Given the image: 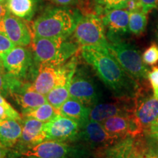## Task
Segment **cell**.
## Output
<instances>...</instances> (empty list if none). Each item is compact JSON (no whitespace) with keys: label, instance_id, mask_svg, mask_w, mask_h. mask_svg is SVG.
Listing matches in <instances>:
<instances>
[{"label":"cell","instance_id":"cell-33","mask_svg":"<svg viewBox=\"0 0 158 158\" xmlns=\"http://www.w3.org/2000/svg\"><path fill=\"white\" fill-rule=\"evenodd\" d=\"M51 2H54L56 5L62 6H68L74 5L77 2V0H48Z\"/></svg>","mask_w":158,"mask_h":158},{"label":"cell","instance_id":"cell-14","mask_svg":"<svg viewBox=\"0 0 158 158\" xmlns=\"http://www.w3.org/2000/svg\"><path fill=\"white\" fill-rule=\"evenodd\" d=\"M117 99L112 102L97 103L91 108L89 119L102 122L116 116L135 114V99Z\"/></svg>","mask_w":158,"mask_h":158},{"label":"cell","instance_id":"cell-18","mask_svg":"<svg viewBox=\"0 0 158 158\" xmlns=\"http://www.w3.org/2000/svg\"><path fill=\"white\" fill-rule=\"evenodd\" d=\"M22 120L6 118L0 119V141L8 149L19 142L22 133Z\"/></svg>","mask_w":158,"mask_h":158},{"label":"cell","instance_id":"cell-31","mask_svg":"<svg viewBox=\"0 0 158 158\" xmlns=\"http://www.w3.org/2000/svg\"><path fill=\"white\" fill-rule=\"evenodd\" d=\"M0 105L5 107L6 109L8 110L10 116L11 118H15V119H19V120H22L23 118L21 117V116L20 115L19 112L17 111L16 110L13 108V106H11L9 102H7V100H6L5 98L2 95L0 94Z\"/></svg>","mask_w":158,"mask_h":158},{"label":"cell","instance_id":"cell-9","mask_svg":"<svg viewBox=\"0 0 158 158\" xmlns=\"http://www.w3.org/2000/svg\"><path fill=\"white\" fill-rule=\"evenodd\" d=\"M6 72L24 81L32 82L37 72V66L31 50L15 45L2 60Z\"/></svg>","mask_w":158,"mask_h":158},{"label":"cell","instance_id":"cell-38","mask_svg":"<svg viewBox=\"0 0 158 158\" xmlns=\"http://www.w3.org/2000/svg\"><path fill=\"white\" fill-rule=\"evenodd\" d=\"M5 73H7V72H6L5 67H4V65H3V63L2 61H0V74Z\"/></svg>","mask_w":158,"mask_h":158},{"label":"cell","instance_id":"cell-6","mask_svg":"<svg viewBox=\"0 0 158 158\" xmlns=\"http://www.w3.org/2000/svg\"><path fill=\"white\" fill-rule=\"evenodd\" d=\"M76 146L68 142L45 140L29 146L15 145L9 150L8 155L20 158H70Z\"/></svg>","mask_w":158,"mask_h":158},{"label":"cell","instance_id":"cell-35","mask_svg":"<svg viewBox=\"0 0 158 158\" xmlns=\"http://www.w3.org/2000/svg\"><path fill=\"white\" fill-rule=\"evenodd\" d=\"M7 13V10L5 3L4 2H0V21L5 16Z\"/></svg>","mask_w":158,"mask_h":158},{"label":"cell","instance_id":"cell-1","mask_svg":"<svg viewBox=\"0 0 158 158\" xmlns=\"http://www.w3.org/2000/svg\"><path fill=\"white\" fill-rule=\"evenodd\" d=\"M81 54L116 98L137 97L141 91L139 83L124 70L109 49L100 46L82 47Z\"/></svg>","mask_w":158,"mask_h":158},{"label":"cell","instance_id":"cell-11","mask_svg":"<svg viewBox=\"0 0 158 158\" xmlns=\"http://www.w3.org/2000/svg\"><path fill=\"white\" fill-rule=\"evenodd\" d=\"M80 128L79 122L59 114L50 121L45 122L43 131L46 140L73 143L80 131Z\"/></svg>","mask_w":158,"mask_h":158},{"label":"cell","instance_id":"cell-29","mask_svg":"<svg viewBox=\"0 0 158 158\" xmlns=\"http://www.w3.org/2000/svg\"><path fill=\"white\" fill-rule=\"evenodd\" d=\"M0 94L5 98L9 97L10 74L8 73L0 74Z\"/></svg>","mask_w":158,"mask_h":158},{"label":"cell","instance_id":"cell-40","mask_svg":"<svg viewBox=\"0 0 158 158\" xmlns=\"http://www.w3.org/2000/svg\"><path fill=\"white\" fill-rule=\"evenodd\" d=\"M6 0H0V2H5Z\"/></svg>","mask_w":158,"mask_h":158},{"label":"cell","instance_id":"cell-25","mask_svg":"<svg viewBox=\"0 0 158 158\" xmlns=\"http://www.w3.org/2000/svg\"><path fill=\"white\" fill-rule=\"evenodd\" d=\"M98 15L116 9H125L130 0H92Z\"/></svg>","mask_w":158,"mask_h":158},{"label":"cell","instance_id":"cell-27","mask_svg":"<svg viewBox=\"0 0 158 158\" xmlns=\"http://www.w3.org/2000/svg\"><path fill=\"white\" fill-rule=\"evenodd\" d=\"M15 46L10 40L7 38L5 35L0 33V61L6 56L7 53Z\"/></svg>","mask_w":158,"mask_h":158},{"label":"cell","instance_id":"cell-17","mask_svg":"<svg viewBox=\"0 0 158 158\" xmlns=\"http://www.w3.org/2000/svg\"><path fill=\"white\" fill-rule=\"evenodd\" d=\"M44 122L34 118H23L22 133L16 145H34L46 140L43 131Z\"/></svg>","mask_w":158,"mask_h":158},{"label":"cell","instance_id":"cell-37","mask_svg":"<svg viewBox=\"0 0 158 158\" xmlns=\"http://www.w3.org/2000/svg\"><path fill=\"white\" fill-rule=\"evenodd\" d=\"M149 136L151 138H152L153 140H155V141L158 142V131L149 132Z\"/></svg>","mask_w":158,"mask_h":158},{"label":"cell","instance_id":"cell-16","mask_svg":"<svg viewBox=\"0 0 158 158\" xmlns=\"http://www.w3.org/2000/svg\"><path fill=\"white\" fill-rule=\"evenodd\" d=\"M135 116L143 130H148L158 117V99L141 91L135 98Z\"/></svg>","mask_w":158,"mask_h":158},{"label":"cell","instance_id":"cell-4","mask_svg":"<svg viewBox=\"0 0 158 158\" xmlns=\"http://www.w3.org/2000/svg\"><path fill=\"white\" fill-rule=\"evenodd\" d=\"M78 64V56L74 55L61 65L39 64L31 86L36 92L45 96L56 86L70 83Z\"/></svg>","mask_w":158,"mask_h":158},{"label":"cell","instance_id":"cell-5","mask_svg":"<svg viewBox=\"0 0 158 158\" xmlns=\"http://www.w3.org/2000/svg\"><path fill=\"white\" fill-rule=\"evenodd\" d=\"M108 49L124 70L139 84L148 79L149 71L135 45L122 39L108 42Z\"/></svg>","mask_w":158,"mask_h":158},{"label":"cell","instance_id":"cell-12","mask_svg":"<svg viewBox=\"0 0 158 158\" xmlns=\"http://www.w3.org/2000/svg\"><path fill=\"white\" fill-rule=\"evenodd\" d=\"M0 33L19 46H28L31 45L33 38V32L26 21L9 12L0 21Z\"/></svg>","mask_w":158,"mask_h":158},{"label":"cell","instance_id":"cell-2","mask_svg":"<svg viewBox=\"0 0 158 158\" xmlns=\"http://www.w3.org/2000/svg\"><path fill=\"white\" fill-rule=\"evenodd\" d=\"M81 18L78 12L64 7L47 10L33 23V37H70Z\"/></svg>","mask_w":158,"mask_h":158},{"label":"cell","instance_id":"cell-19","mask_svg":"<svg viewBox=\"0 0 158 158\" xmlns=\"http://www.w3.org/2000/svg\"><path fill=\"white\" fill-rule=\"evenodd\" d=\"M91 108L85 106L81 102L70 98L59 109V114L76 120L81 125L89 119Z\"/></svg>","mask_w":158,"mask_h":158},{"label":"cell","instance_id":"cell-36","mask_svg":"<svg viewBox=\"0 0 158 158\" xmlns=\"http://www.w3.org/2000/svg\"><path fill=\"white\" fill-rule=\"evenodd\" d=\"M148 132H155V131H158V117L157 119L155 120V122L152 124V125L150 126L149 129L147 130Z\"/></svg>","mask_w":158,"mask_h":158},{"label":"cell","instance_id":"cell-39","mask_svg":"<svg viewBox=\"0 0 158 158\" xmlns=\"http://www.w3.org/2000/svg\"><path fill=\"white\" fill-rule=\"evenodd\" d=\"M7 158H20V157H13V156H10V155H7Z\"/></svg>","mask_w":158,"mask_h":158},{"label":"cell","instance_id":"cell-20","mask_svg":"<svg viewBox=\"0 0 158 158\" xmlns=\"http://www.w3.org/2000/svg\"><path fill=\"white\" fill-rule=\"evenodd\" d=\"M5 5L10 13L29 21L36 13L37 0H6Z\"/></svg>","mask_w":158,"mask_h":158},{"label":"cell","instance_id":"cell-3","mask_svg":"<svg viewBox=\"0 0 158 158\" xmlns=\"http://www.w3.org/2000/svg\"><path fill=\"white\" fill-rule=\"evenodd\" d=\"M81 49L78 43L69 37H33L31 51L37 66L41 64L61 65Z\"/></svg>","mask_w":158,"mask_h":158},{"label":"cell","instance_id":"cell-15","mask_svg":"<svg viewBox=\"0 0 158 158\" xmlns=\"http://www.w3.org/2000/svg\"><path fill=\"white\" fill-rule=\"evenodd\" d=\"M101 123L108 133L120 138L127 136L137 137L144 131L136 118L135 114L127 116H113Z\"/></svg>","mask_w":158,"mask_h":158},{"label":"cell","instance_id":"cell-10","mask_svg":"<svg viewBox=\"0 0 158 158\" xmlns=\"http://www.w3.org/2000/svg\"><path fill=\"white\" fill-rule=\"evenodd\" d=\"M70 98L78 100L88 107H93L98 103L100 94L92 76L90 71L86 65H77L73 76L70 83Z\"/></svg>","mask_w":158,"mask_h":158},{"label":"cell","instance_id":"cell-7","mask_svg":"<svg viewBox=\"0 0 158 158\" xmlns=\"http://www.w3.org/2000/svg\"><path fill=\"white\" fill-rule=\"evenodd\" d=\"M73 39L81 48L86 46H100L108 48L101 17L98 14L81 16L73 33Z\"/></svg>","mask_w":158,"mask_h":158},{"label":"cell","instance_id":"cell-22","mask_svg":"<svg viewBox=\"0 0 158 158\" xmlns=\"http://www.w3.org/2000/svg\"><path fill=\"white\" fill-rule=\"evenodd\" d=\"M23 118H34L43 122H47L59 114L58 110L48 102L41 105L38 107L24 110L21 111Z\"/></svg>","mask_w":158,"mask_h":158},{"label":"cell","instance_id":"cell-32","mask_svg":"<svg viewBox=\"0 0 158 158\" xmlns=\"http://www.w3.org/2000/svg\"><path fill=\"white\" fill-rule=\"evenodd\" d=\"M138 2L141 6V10L147 14L158 7V0H138Z\"/></svg>","mask_w":158,"mask_h":158},{"label":"cell","instance_id":"cell-23","mask_svg":"<svg viewBox=\"0 0 158 158\" xmlns=\"http://www.w3.org/2000/svg\"><path fill=\"white\" fill-rule=\"evenodd\" d=\"M69 87L70 83L62 86H57L45 95L48 103L52 105L58 111L61 106L70 98Z\"/></svg>","mask_w":158,"mask_h":158},{"label":"cell","instance_id":"cell-26","mask_svg":"<svg viewBox=\"0 0 158 158\" xmlns=\"http://www.w3.org/2000/svg\"><path fill=\"white\" fill-rule=\"evenodd\" d=\"M143 62L147 65H154L158 62V45L152 43L142 55Z\"/></svg>","mask_w":158,"mask_h":158},{"label":"cell","instance_id":"cell-8","mask_svg":"<svg viewBox=\"0 0 158 158\" xmlns=\"http://www.w3.org/2000/svg\"><path fill=\"white\" fill-rule=\"evenodd\" d=\"M122 138L108 133L101 122L89 119L81 125L80 131L73 143L98 153Z\"/></svg>","mask_w":158,"mask_h":158},{"label":"cell","instance_id":"cell-21","mask_svg":"<svg viewBox=\"0 0 158 158\" xmlns=\"http://www.w3.org/2000/svg\"><path fill=\"white\" fill-rule=\"evenodd\" d=\"M138 136L130 158H158V142L151 138L152 141H147Z\"/></svg>","mask_w":158,"mask_h":158},{"label":"cell","instance_id":"cell-28","mask_svg":"<svg viewBox=\"0 0 158 158\" xmlns=\"http://www.w3.org/2000/svg\"><path fill=\"white\" fill-rule=\"evenodd\" d=\"M148 80L149 81L152 89L153 95L158 99V67H155L149 71L148 74Z\"/></svg>","mask_w":158,"mask_h":158},{"label":"cell","instance_id":"cell-13","mask_svg":"<svg viewBox=\"0 0 158 158\" xmlns=\"http://www.w3.org/2000/svg\"><path fill=\"white\" fill-rule=\"evenodd\" d=\"M108 42L122 40L130 32V12L127 9L112 10L101 15Z\"/></svg>","mask_w":158,"mask_h":158},{"label":"cell","instance_id":"cell-30","mask_svg":"<svg viewBox=\"0 0 158 158\" xmlns=\"http://www.w3.org/2000/svg\"><path fill=\"white\" fill-rule=\"evenodd\" d=\"M75 145L76 146V150L70 158H98L94 152L76 144Z\"/></svg>","mask_w":158,"mask_h":158},{"label":"cell","instance_id":"cell-34","mask_svg":"<svg viewBox=\"0 0 158 158\" xmlns=\"http://www.w3.org/2000/svg\"><path fill=\"white\" fill-rule=\"evenodd\" d=\"M9 150L10 149L6 148L0 141V158H7Z\"/></svg>","mask_w":158,"mask_h":158},{"label":"cell","instance_id":"cell-24","mask_svg":"<svg viewBox=\"0 0 158 158\" xmlns=\"http://www.w3.org/2000/svg\"><path fill=\"white\" fill-rule=\"evenodd\" d=\"M148 17L147 13L141 10L130 12L129 31L132 34L141 35L145 31L147 25Z\"/></svg>","mask_w":158,"mask_h":158}]
</instances>
